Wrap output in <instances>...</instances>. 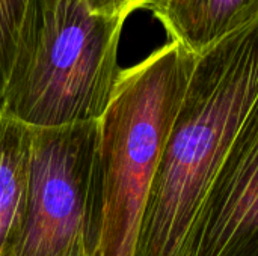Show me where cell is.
I'll use <instances>...</instances> for the list:
<instances>
[{"instance_id": "6da1fadb", "label": "cell", "mask_w": 258, "mask_h": 256, "mask_svg": "<svg viewBox=\"0 0 258 256\" xmlns=\"http://www.w3.org/2000/svg\"><path fill=\"white\" fill-rule=\"evenodd\" d=\"M258 100V20L197 56L133 256H186L203 202Z\"/></svg>"}, {"instance_id": "7a4b0ae2", "label": "cell", "mask_w": 258, "mask_h": 256, "mask_svg": "<svg viewBox=\"0 0 258 256\" xmlns=\"http://www.w3.org/2000/svg\"><path fill=\"white\" fill-rule=\"evenodd\" d=\"M197 56L168 41L121 69L100 118L85 249L133 256L148 193Z\"/></svg>"}, {"instance_id": "3957f363", "label": "cell", "mask_w": 258, "mask_h": 256, "mask_svg": "<svg viewBox=\"0 0 258 256\" xmlns=\"http://www.w3.org/2000/svg\"><path fill=\"white\" fill-rule=\"evenodd\" d=\"M127 18L94 14L86 0H29L0 110L29 127L100 121Z\"/></svg>"}, {"instance_id": "277c9868", "label": "cell", "mask_w": 258, "mask_h": 256, "mask_svg": "<svg viewBox=\"0 0 258 256\" xmlns=\"http://www.w3.org/2000/svg\"><path fill=\"white\" fill-rule=\"evenodd\" d=\"M98 121L32 127L27 213L15 256H67L85 246Z\"/></svg>"}, {"instance_id": "5b68a950", "label": "cell", "mask_w": 258, "mask_h": 256, "mask_svg": "<svg viewBox=\"0 0 258 256\" xmlns=\"http://www.w3.org/2000/svg\"><path fill=\"white\" fill-rule=\"evenodd\" d=\"M186 256H258V100L203 202Z\"/></svg>"}, {"instance_id": "8992f818", "label": "cell", "mask_w": 258, "mask_h": 256, "mask_svg": "<svg viewBox=\"0 0 258 256\" xmlns=\"http://www.w3.org/2000/svg\"><path fill=\"white\" fill-rule=\"evenodd\" d=\"M142 9L195 56L258 20V0H147Z\"/></svg>"}, {"instance_id": "52a82bcc", "label": "cell", "mask_w": 258, "mask_h": 256, "mask_svg": "<svg viewBox=\"0 0 258 256\" xmlns=\"http://www.w3.org/2000/svg\"><path fill=\"white\" fill-rule=\"evenodd\" d=\"M32 127L0 110V256H15L27 213Z\"/></svg>"}, {"instance_id": "ba28073f", "label": "cell", "mask_w": 258, "mask_h": 256, "mask_svg": "<svg viewBox=\"0 0 258 256\" xmlns=\"http://www.w3.org/2000/svg\"><path fill=\"white\" fill-rule=\"evenodd\" d=\"M27 3L29 0H0V103L15 63Z\"/></svg>"}, {"instance_id": "9c48e42d", "label": "cell", "mask_w": 258, "mask_h": 256, "mask_svg": "<svg viewBox=\"0 0 258 256\" xmlns=\"http://www.w3.org/2000/svg\"><path fill=\"white\" fill-rule=\"evenodd\" d=\"M144 0H86L88 8L94 14L106 17H128L142 8Z\"/></svg>"}, {"instance_id": "30bf717a", "label": "cell", "mask_w": 258, "mask_h": 256, "mask_svg": "<svg viewBox=\"0 0 258 256\" xmlns=\"http://www.w3.org/2000/svg\"><path fill=\"white\" fill-rule=\"evenodd\" d=\"M67 256H88V253H86V249H85V246H80L79 249H76L73 253H70V255Z\"/></svg>"}, {"instance_id": "8fae6325", "label": "cell", "mask_w": 258, "mask_h": 256, "mask_svg": "<svg viewBox=\"0 0 258 256\" xmlns=\"http://www.w3.org/2000/svg\"><path fill=\"white\" fill-rule=\"evenodd\" d=\"M145 2H147V0H144V2H142V6H144V3H145ZM141 9H142V8H141Z\"/></svg>"}]
</instances>
